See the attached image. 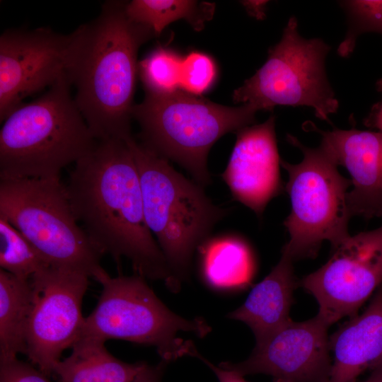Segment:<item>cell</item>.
I'll return each mask as SVG.
<instances>
[{
	"label": "cell",
	"mask_w": 382,
	"mask_h": 382,
	"mask_svg": "<svg viewBox=\"0 0 382 382\" xmlns=\"http://www.w3.org/2000/svg\"><path fill=\"white\" fill-rule=\"evenodd\" d=\"M88 277L48 266L30 279L33 299L25 332V353L31 364L52 376L63 352L80 337L85 317L83 298Z\"/></svg>",
	"instance_id": "obj_10"
},
{
	"label": "cell",
	"mask_w": 382,
	"mask_h": 382,
	"mask_svg": "<svg viewBox=\"0 0 382 382\" xmlns=\"http://www.w3.org/2000/svg\"><path fill=\"white\" fill-rule=\"evenodd\" d=\"M168 362L161 360L156 365L146 363L132 382H161L162 375Z\"/></svg>",
	"instance_id": "obj_29"
},
{
	"label": "cell",
	"mask_w": 382,
	"mask_h": 382,
	"mask_svg": "<svg viewBox=\"0 0 382 382\" xmlns=\"http://www.w3.org/2000/svg\"><path fill=\"white\" fill-rule=\"evenodd\" d=\"M275 117L236 132V141L221 178L233 199L261 217L268 202L283 190Z\"/></svg>",
	"instance_id": "obj_14"
},
{
	"label": "cell",
	"mask_w": 382,
	"mask_h": 382,
	"mask_svg": "<svg viewBox=\"0 0 382 382\" xmlns=\"http://www.w3.org/2000/svg\"><path fill=\"white\" fill-rule=\"evenodd\" d=\"M216 76L215 64L208 55L192 52L183 59L180 89L200 96L212 84Z\"/></svg>",
	"instance_id": "obj_25"
},
{
	"label": "cell",
	"mask_w": 382,
	"mask_h": 382,
	"mask_svg": "<svg viewBox=\"0 0 382 382\" xmlns=\"http://www.w3.org/2000/svg\"><path fill=\"white\" fill-rule=\"evenodd\" d=\"M340 4L348 15L349 29L346 37L340 43L337 53L342 57L354 50L357 38L364 33L382 35V1H342Z\"/></svg>",
	"instance_id": "obj_24"
},
{
	"label": "cell",
	"mask_w": 382,
	"mask_h": 382,
	"mask_svg": "<svg viewBox=\"0 0 382 382\" xmlns=\"http://www.w3.org/2000/svg\"><path fill=\"white\" fill-rule=\"evenodd\" d=\"M364 382H382V370L373 369L371 374Z\"/></svg>",
	"instance_id": "obj_31"
},
{
	"label": "cell",
	"mask_w": 382,
	"mask_h": 382,
	"mask_svg": "<svg viewBox=\"0 0 382 382\" xmlns=\"http://www.w3.org/2000/svg\"><path fill=\"white\" fill-rule=\"evenodd\" d=\"M71 34L9 29L0 37V121L23 100L66 74Z\"/></svg>",
	"instance_id": "obj_12"
},
{
	"label": "cell",
	"mask_w": 382,
	"mask_h": 382,
	"mask_svg": "<svg viewBox=\"0 0 382 382\" xmlns=\"http://www.w3.org/2000/svg\"><path fill=\"white\" fill-rule=\"evenodd\" d=\"M330 50L320 38L301 37L297 19L291 16L265 63L234 91V103L249 104L257 111L277 105L308 106L317 117L328 120L339 107L325 69Z\"/></svg>",
	"instance_id": "obj_9"
},
{
	"label": "cell",
	"mask_w": 382,
	"mask_h": 382,
	"mask_svg": "<svg viewBox=\"0 0 382 382\" xmlns=\"http://www.w3.org/2000/svg\"><path fill=\"white\" fill-rule=\"evenodd\" d=\"M376 369L382 370V361L374 369Z\"/></svg>",
	"instance_id": "obj_32"
},
{
	"label": "cell",
	"mask_w": 382,
	"mask_h": 382,
	"mask_svg": "<svg viewBox=\"0 0 382 382\" xmlns=\"http://www.w3.org/2000/svg\"><path fill=\"white\" fill-rule=\"evenodd\" d=\"M328 260L300 281L318 305L316 315L329 327L357 315L382 284V226L349 236Z\"/></svg>",
	"instance_id": "obj_11"
},
{
	"label": "cell",
	"mask_w": 382,
	"mask_h": 382,
	"mask_svg": "<svg viewBox=\"0 0 382 382\" xmlns=\"http://www.w3.org/2000/svg\"><path fill=\"white\" fill-rule=\"evenodd\" d=\"M293 262L282 253L278 263L253 287L243 303L227 315L245 323L253 331L256 344L291 320L289 312L297 284Z\"/></svg>",
	"instance_id": "obj_17"
},
{
	"label": "cell",
	"mask_w": 382,
	"mask_h": 382,
	"mask_svg": "<svg viewBox=\"0 0 382 382\" xmlns=\"http://www.w3.org/2000/svg\"><path fill=\"white\" fill-rule=\"evenodd\" d=\"M65 187L76 220L103 254L117 263L125 257L135 274L179 290L146 222L139 175L126 140L97 142L76 163Z\"/></svg>",
	"instance_id": "obj_1"
},
{
	"label": "cell",
	"mask_w": 382,
	"mask_h": 382,
	"mask_svg": "<svg viewBox=\"0 0 382 382\" xmlns=\"http://www.w3.org/2000/svg\"><path fill=\"white\" fill-rule=\"evenodd\" d=\"M66 74L37 100L22 104L0 131V180L60 178L62 170L94 148Z\"/></svg>",
	"instance_id": "obj_3"
},
{
	"label": "cell",
	"mask_w": 382,
	"mask_h": 382,
	"mask_svg": "<svg viewBox=\"0 0 382 382\" xmlns=\"http://www.w3.org/2000/svg\"><path fill=\"white\" fill-rule=\"evenodd\" d=\"M257 111L249 104L225 106L178 89L145 93L132 115L141 127V144L178 163L203 187L211 183L207 156L212 146L224 134L253 124Z\"/></svg>",
	"instance_id": "obj_5"
},
{
	"label": "cell",
	"mask_w": 382,
	"mask_h": 382,
	"mask_svg": "<svg viewBox=\"0 0 382 382\" xmlns=\"http://www.w3.org/2000/svg\"><path fill=\"white\" fill-rule=\"evenodd\" d=\"M126 141L139 175L146 222L181 283L189 274L195 250L229 209L214 204L202 185L132 137Z\"/></svg>",
	"instance_id": "obj_4"
},
{
	"label": "cell",
	"mask_w": 382,
	"mask_h": 382,
	"mask_svg": "<svg viewBox=\"0 0 382 382\" xmlns=\"http://www.w3.org/2000/svg\"><path fill=\"white\" fill-rule=\"evenodd\" d=\"M304 127L321 135L320 146L350 174L347 202L352 216L382 218V132L354 127L323 131L311 122Z\"/></svg>",
	"instance_id": "obj_15"
},
{
	"label": "cell",
	"mask_w": 382,
	"mask_h": 382,
	"mask_svg": "<svg viewBox=\"0 0 382 382\" xmlns=\"http://www.w3.org/2000/svg\"><path fill=\"white\" fill-rule=\"evenodd\" d=\"M376 89L382 95V78L376 82ZM364 125L382 132V99L372 106L367 117L364 120Z\"/></svg>",
	"instance_id": "obj_28"
},
{
	"label": "cell",
	"mask_w": 382,
	"mask_h": 382,
	"mask_svg": "<svg viewBox=\"0 0 382 382\" xmlns=\"http://www.w3.org/2000/svg\"><path fill=\"white\" fill-rule=\"evenodd\" d=\"M328 328L317 316L291 320L256 344L247 359L219 366L242 376L269 375L275 382H328L332 365Z\"/></svg>",
	"instance_id": "obj_13"
},
{
	"label": "cell",
	"mask_w": 382,
	"mask_h": 382,
	"mask_svg": "<svg viewBox=\"0 0 382 382\" xmlns=\"http://www.w3.org/2000/svg\"><path fill=\"white\" fill-rule=\"evenodd\" d=\"M183 59L173 50L158 47L138 63V75L146 93L160 95L180 89Z\"/></svg>",
	"instance_id": "obj_23"
},
{
	"label": "cell",
	"mask_w": 382,
	"mask_h": 382,
	"mask_svg": "<svg viewBox=\"0 0 382 382\" xmlns=\"http://www.w3.org/2000/svg\"><path fill=\"white\" fill-rule=\"evenodd\" d=\"M146 278L110 275L100 282L101 294L93 311L84 318L81 336L107 341L122 340L153 346L161 360L194 357L191 340L180 335L203 338L211 326L201 317L185 318L169 309L146 283Z\"/></svg>",
	"instance_id": "obj_7"
},
{
	"label": "cell",
	"mask_w": 382,
	"mask_h": 382,
	"mask_svg": "<svg viewBox=\"0 0 382 382\" xmlns=\"http://www.w3.org/2000/svg\"><path fill=\"white\" fill-rule=\"evenodd\" d=\"M50 266L32 243L6 219L0 216V267L22 279Z\"/></svg>",
	"instance_id": "obj_22"
},
{
	"label": "cell",
	"mask_w": 382,
	"mask_h": 382,
	"mask_svg": "<svg viewBox=\"0 0 382 382\" xmlns=\"http://www.w3.org/2000/svg\"><path fill=\"white\" fill-rule=\"evenodd\" d=\"M331 370L328 382H354L382 361V284L360 315L329 337Z\"/></svg>",
	"instance_id": "obj_16"
},
{
	"label": "cell",
	"mask_w": 382,
	"mask_h": 382,
	"mask_svg": "<svg viewBox=\"0 0 382 382\" xmlns=\"http://www.w3.org/2000/svg\"><path fill=\"white\" fill-rule=\"evenodd\" d=\"M199 248L201 272L211 286L219 289L238 287L252 279L255 270L253 255L241 237H209Z\"/></svg>",
	"instance_id": "obj_19"
},
{
	"label": "cell",
	"mask_w": 382,
	"mask_h": 382,
	"mask_svg": "<svg viewBox=\"0 0 382 382\" xmlns=\"http://www.w3.org/2000/svg\"><path fill=\"white\" fill-rule=\"evenodd\" d=\"M214 4L180 0H133L125 3V13L132 21L150 27L155 35L170 23L186 20L196 30L212 18Z\"/></svg>",
	"instance_id": "obj_21"
},
{
	"label": "cell",
	"mask_w": 382,
	"mask_h": 382,
	"mask_svg": "<svg viewBox=\"0 0 382 382\" xmlns=\"http://www.w3.org/2000/svg\"><path fill=\"white\" fill-rule=\"evenodd\" d=\"M153 36L150 27L127 17L119 1H105L96 18L71 33L66 76L96 140L132 137L137 53Z\"/></svg>",
	"instance_id": "obj_2"
},
{
	"label": "cell",
	"mask_w": 382,
	"mask_h": 382,
	"mask_svg": "<svg viewBox=\"0 0 382 382\" xmlns=\"http://www.w3.org/2000/svg\"><path fill=\"white\" fill-rule=\"evenodd\" d=\"M286 140L303 154L297 164L280 161L288 173L286 191L291 204L284 221L289 239L282 253L294 261L314 257L324 241L332 250L349 236L347 194L352 181L340 173L320 146L308 147L289 134Z\"/></svg>",
	"instance_id": "obj_8"
},
{
	"label": "cell",
	"mask_w": 382,
	"mask_h": 382,
	"mask_svg": "<svg viewBox=\"0 0 382 382\" xmlns=\"http://www.w3.org/2000/svg\"><path fill=\"white\" fill-rule=\"evenodd\" d=\"M105 341L80 337L71 353L54 366L52 376L58 382H132L146 363H127L110 354Z\"/></svg>",
	"instance_id": "obj_18"
},
{
	"label": "cell",
	"mask_w": 382,
	"mask_h": 382,
	"mask_svg": "<svg viewBox=\"0 0 382 382\" xmlns=\"http://www.w3.org/2000/svg\"><path fill=\"white\" fill-rule=\"evenodd\" d=\"M0 382H50L45 374L33 364L18 358L0 362Z\"/></svg>",
	"instance_id": "obj_26"
},
{
	"label": "cell",
	"mask_w": 382,
	"mask_h": 382,
	"mask_svg": "<svg viewBox=\"0 0 382 382\" xmlns=\"http://www.w3.org/2000/svg\"><path fill=\"white\" fill-rule=\"evenodd\" d=\"M0 216L19 231L52 267L100 283L109 276L103 252L77 224L60 178L0 180Z\"/></svg>",
	"instance_id": "obj_6"
},
{
	"label": "cell",
	"mask_w": 382,
	"mask_h": 382,
	"mask_svg": "<svg viewBox=\"0 0 382 382\" xmlns=\"http://www.w3.org/2000/svg\"><path fill=\"white\" fill-rule=\"evenodd\" d=\"M267 2L265 1H245L244 5L249 13L259 19L262 18L265 16Z\"/></svg>",
	"instance_id": "obj_30"
},
{
	"label": "cell",
	"mask_w": 382,
	"mask_h": 382,
	"mask_svg": "<svg viewBox=\"0 0 382 382\" xmlns=\"http://www.w3.org/2000/svg\"><path fill=\"white\" fill-rule=\"evenodd\" d=\"M194 357L204 363L214 373L219 382H247L243 378V376L234 371L213 364L198 352L195 354Z\"/></svg>",
	"instance_id": "obj_27"
},
{
	"label": "cell",
	"mask_w": 382,
	"mask_h": 382,
	"mask_svg": "<svg viewBox=\"0 0 382 382\" xmlns=\"http://www.w3.org/2000/svg\"><path fill=\"white\" fill-rule=\"evenodd\" d=\"M32 299L30 279L0 270V362L25 354Z\"/></svg>",
	"instance_id": "obj_20"
}]
</instances>
